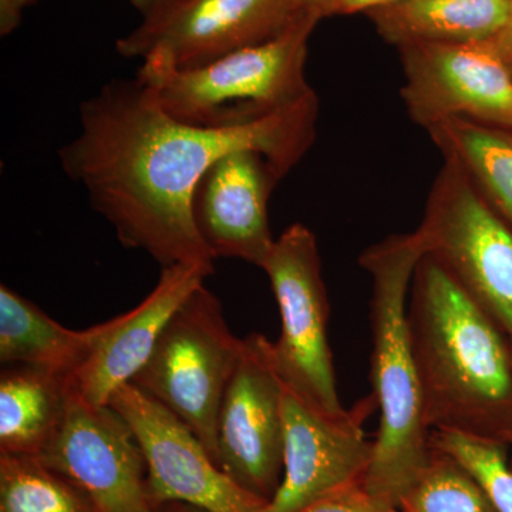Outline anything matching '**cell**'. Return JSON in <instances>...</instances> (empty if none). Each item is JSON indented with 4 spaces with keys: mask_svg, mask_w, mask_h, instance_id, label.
I'll list each match as a JSON object with an SVG mask.
<instances>
[{
    "mask_svg": "<svg viewBox=\"0 0 512 512\" xmlns=\"http://www.w3.org/2000/svg\"><path fill=\"white\" fill-rule=\"evenodd\" d=\"M319 19L309 13L275 39L198 69L143 60L136 77L174 119L202 127L244 126L315 93L305 66Z\"/></svg>",
    "mask_w": 512,
    "mask_h": 512,
    "instance_id": "4",
    "label": "cell"
},
{
    "mask_svg": "<svg viewBox=\"0 0 512 512\" xmlns=\"http://www.w3.org/2000/svg\"><path fill=\"white\" fill-rule=\"evenodd\" d=\"M261 269L281 315V336L272 343L282 382L320 412H345L329 346L330 305L316 235L303 224L286 228Z\"/></svg>",
    "mask_w": 512,
    "mask_h": 512,
    "instance_id": "7",
    "label": "cell"
},
{
    "mask_svg": "<svg viewBox=\"0 0 512 512\" xmlns=\"http://www.w3.org/2000/svg\"><path fill=\"white\" fill-rule=\"evenodd\" d=\"M96 330L64 328L39 306L3 284L0 286V362L30 366L69 377L90 348Z\"/></svg>",
    "mask_w": 512,
    "mask_h": 512,
    "instance_id": "17",
    "label": "cell"
},
{
    "mask_svg": "<svg viewBox=\"0 0 512 512\" xmlns=\"http://www.w3.org/2000/svg\"><path fill=\"white\" fill-rule=\"evenodd\" d=\"M284 175L254 150L218 158L192 197V217L211 255L235 258L261 268L275 244L269 225V198Z\"/></svg>",
    "mask_w": 512,
    "mask_h": 512,
    "instance_id": "14",
    "label": "cell"
},
{
    "mask_svg": "<svg viewBox=\"0 0 512 512\" xmlns=\"http://www.w3.org/2000/svg\"><path fill=\"white\" fill-rule=\"evenodd\" d=\"M284 382L275 365L274 343L252 333L218 412L217 464L239 487L265 501L284 478Z\"/></svg>",
    "mask_w": 512,
    "mask_h": 512,
    "instance_id": "9",
    "label": "cell"
},
{
    "mask_svg": "<svg viewBox=\"0 0 512 512\" xmlns=\"http://www.w3.org/2000/svg\"><path fill=\"white\" fill-rule=\"evenodd\" d=\"M214 274L201 265L161 269L146 299L123 315L94 326V339L82 365L67 377L72 396L92 406H106L111 396L146 365L174 312Z\"/></svg>",
    "mask_w": 512,
    "mask_h": 512,
    "instance_id": "15",
    "label": "cell"
},
{
    "mask_svg": "<svg viewBox=\"0 0 512 512\" xmlns=\"http://www.w3.org/2000/svg\"><path fill=\"white\" fill-rule=\"evenodd\" d=\"M397 0H332L323 16L349 15V13L372 12Z\"/></svg>",
    "mask_w": 512,
    "mask_h": 512,
    "instance_id": "24",
    "label": "cell"
},
{
    "mask_svg": "<svg viewBox=\"0 0 512 512\" xmlns=\"http://www.w3.org/2000/svg\"><path fill=\"white\" fill-rule=\"evenodd\" d=\"M156 512H207L201 508L194 507V505L185 503H167L157 507Z\"/></svg>",
    "mask_w": 512,
    "mask_h": 512,
    "instance_id": "27",
    "label": "cell"
},
{
    "mask_svg": "<svg viewBox=\"0 0 512 512\" xmlns=\"http://www.w3.org/2000/svg\"><path fill=\"white\" fill-rule=\"evenodd\" d=\"M430 446L457 460L490 497L498 512H512V467L508 446L454 431H431Z\"/></svg>",
    "mask_w": 512,
    "mask_h": 512,
    "instance_id": "22",
    "label": "cell"
},
{
    "mask_svg": "<svg viewBox=\"0 0 512 512\" xmlns=\"http://www.w3.org/2000/svg\"><path fill=\"white\" fill-rule=\"evenodd\" d=\"M400 94L417 126L466 119L512 128V70L490 42L413 43L399 47Z\"/></svg>",
    "mask_w": 512,
    "mask_h": 512,
    "instance_id": "10",
    "label": "cell"
},
{
    "mask_svg": "<svg viewBox=\"0 0 512 512\" xmlns=\"http://www.w3.org/2000/svg\"><path fill=\"white\" fill-rule=\"evenodd\" d=\"M330 2L332 0H301L303 8L308 12L315 13L319 18H323V13H325V9L328 8Z\"/></svg>",
    "mask_w": 512,
    "mask_h": 512,
    "instance_id": "28",
    "label": "cell"
},
{
    "mask_svg": "<svg viewBox=\"0 0 512 512\" xmlns=\"http://www.w3.org/2000/svg\"><path fill=\"white\" fill-rule=\"evenodd\" d=\"M316 93L237 127H202L174 119L140 80H113L80 106V130L59 150L63 173L126 248L146 252L161 269L201 265L214 271L192 217V197L218 158L237 150L264 154L282 175L316 140Z\"/></svg>",
    "mask_w": 512,
    "mask_h": 512,
    "instance_id": "1",
    "label": "cell"
},
{
    "mask_svg": "<svg viewBox=\"0 0 512 512\" xmlns=\"http://www.w3.org/2000/svg\"><path fill=\"white\" fill-rule=\"evenodd\" d=\"M298 512H400L387 507L366 488L365 477L340 485L320 495Z\"/></svg>",
    "mask_w": 512,
    "mask_h": 512,
    "instance_id": "23",
    "label": "cell"
},
{
    "mask_svg": "<svg viewBox=\"0 0 512 512\" xmlns=\"http://www.w3.org/2000/svg\"><path fill=\"white\" fill-rule=\"evenodd\" d=\"M400 512H498L476 478L431 447L429 463L403 495Z\"/></svg>",
    "mask_w": 512,
    "mask_h": 512,
    "instance_id": "21",
    "label": "cell"
},
{
    "mask_svg": "<svg viewBox=\"0 0 512 512\" xmlns=\"http://www.w3.org/2000/svg\"><path fill=\"white\" fill-rule=\"evenodd\" d=\"M417 234L433 256L500 325L512 343V228L466 174L444 160Z\"/></svg>",
    "mask_w": 512,
    "mask_h": 512,
    "instance_id": "6",
    "label": "cell"
},
{
    "mask_svg": "<svg viewBox=\"0 0 512 512\" xmlns=\"http://www.w3.org/2000/svg\"><path fill=\"white\" fill-rule=\"evenodd\" d=\"M511 8L512 0H397L369 15L380 36L402 47L490 42L507 26Z\"/></svg>",
    "mask_w": 512,
    "mask_h": 512,
    "instance_id": "16",
    "label": "cell"
},
{
    "mask_svg": "<svg viewBox=\"0 0 512 512\" xmlns=\"http://www.w3.org/2000/svg\"><path fill=\"white\" fill-rule=\"evenodd\" d=\"M508 448L511 450L510 463L512 467V436L510 437V441H508Z\"/></svg>",
    "mask_w": 512,
    "mask_h": 512,
    "instance_id": "30",
    "label": "cell"
},
{
    "mask_svg": "<svg viewBox=\"0 0 512 512\" xmlns=\"http://www.w3.org/2000/svg\"><path fill=\"white\" fill-rule=\"evenodd\" d=\"M376 409L370 394L343 413H323L284 383V478L265 512H298L320 495L365 477L373 441L363 426Z\"/></svg>",
    "mask_w": 512,
    "mask_h": 512,
    "instance_id": "13",
    "label": "cell"
},
{
    "mask_svg": "<svg viewBox=\"0 0 512 512\" xmlns=\"http://www.w3.org/2000/svg\"><path fill=\"white\" fill-rule=\"evenodd\" d=\"M168 2H171V0H130L131 5L140 10L143 15H146L150 10L156 9L158 6Z\"/></svg>",
    "mask_w": 512,
    "mask_h": 512,
    "instance_id": "29",
    "label": "cell"
},
{
    "mask_svg": "<svg viewBox=\"0 0 512 512\" xmlns=\"http://www.w3.org/2000/svg\"><path fill=\"white\" fill-rule=\"evenodd\" d=\"M36 0H0V33L9 35L18 28L25 8Z\"/></svg>",
    "mask_w": 512,
    "mask_h": 512,
    "instance_id": "25",
    "label": "cell"
},
{
    "mask_svg": "<svg viewBox=\"0 0 512 512\" xmlns=\"http://www.w3.org/2000/svg\"><path fill=\"white\" fill-rule=\"evenodd\" d=\"M0 512H99L79 485L35 456L0 453Z\"/></svg>",
    "mask_w": 512,
    "mask_h": 512,
    "instance_id": "20",
    "label": "cell"
},
{
    "mask_svg": "<svg viewBox=\"0 0 512 512\" xmlns=\"http://www.w3.org/2000/svg\"><path fill=\"white\" fill-rule=\"evenodd\" d=\"M407 323L429 429L508 446L511 340L433 256L414 271Z\"/></svg>",
    "mask_w": 512,
    "mask_h": 512,
    "instance_id": "2",
    "label": "cell"
},
{
    "mask_svg": "<svg viewBox=\"0 0 512 512\" xmlns=\"http://www.w3.org/2000/svg\"><path fill=\"white\" fill-rule=\"evenodd\" d=\"M427 133L444 160L456 164L512 228V128L450 119Z\"/></svg>",
    "mask_w": 512,
    "mask_h": 512,
    "instance_id": "19",
    "label": "cell"
},
{
    "mask_svg": "<svg viewBox=\"0 0 512 512\" xmlns=\"http://www.w3.org/2000/svg\"><path fill=\"white\" fill-rule=\"evenodd\" d=\"M109 404L130 424L146 457L154 510L185 503L207 512H265L268 501L239 487L183 421L133 383L121 386Z\"/></svg>",
    "mask_w": 512,
    "mask_h": 512,
    "instance_id": "11",
    "label": "cell"
},
{
    "mask_svg": "<svg viewBox=\"0 0 512 512\" xmlns=\"http://www.w3.org/2000/svg\"><path fill=\"white\" fill-rule=\"evenodd\" d=\"M309 13L301 0H171L147 12L116 47L127 59L198 69L275 39Z\"/></svg>",
    "mask_w": 512,
    "mask_h": 512,
    "instance_id": "8",
    "label": "cell"
},
{
    "mask_svg": "<svg viewBox=\"0 0 512 512\" xmlns=\"http://www.w3.org/2000/svg\"><path fill=\"white\" fill-rule=\"evenodd\" d=\"M491 46L497 50L498 55L503 57L505 63L512 70V8L510 20H508L507 26H505L503 32L500 35L495 36L493 40H490Z\"/></svg>",
    "mask_w": 512,
    "mask_h": 512,
    "instance_id": "26",
    "label": "cell"
},
{
    "mask_svg": "<svg viewBox=\"0 0 512 512\" xmlns=\"http://www.w3.org/2000/svg\"><path fill=\"white\" fill-rule=\"evenodd\" d=\"M424 255L414 229L390 235L359 256V265L372 279L370 380L380 412L365 484L380 503L396 510L431 454V430L407 323L410 286Z\"/></svg>",
    "mask_w": 512,
    "mask_h": 512,
    "instance_id": "3",
    "label": "cell"
},
{
    "mask_svg": "<svg viewBox=\"0 0 512 512\" xmlns=\"http://www.w3.org/2000/svg\"><path fill=\"white\" fill-rule=\"evenodd\" d=\"M35 457L79 485L99 512H156L147 494L146 457L110 404L92 406L70 394L62 426Z\"/></svg>",
    "mask_w": 512,
    "mask_h": 512,
    "instance_id": "12",
    "label": "cell"
},
{
    "mask_svg": "<svg viewBox=\"0 0 512 512\" xmlns=\"http://www.w3.org/2000/svg\"><path fill=\"white\" fill-rule=\"evenodd\" d=\"M244 339L229 329L221 301L201 285L164 326L130 383L197 436L217 464V419ZM218 466V464H217Z\"/></svg>",
    "mask_w": 512,
    "mask_h": 512,
    "instance_id": "5",
    "label": "cell"
},
{
    "mask_svg": "<svg viewBox=\"0 0 512 512\" xmlns=\"http://www.w3.org/2000/svg\"><path fill=\"white\" fill-rule=\"evenodd\" d=\"M69 397L66 377L6 366L0 375V453L39 456L62 426Z\"/></svg>",
    "mask_w": 512,
    "mask_h": 512,
    "instance_id": "18",
    "label": "cell"
}]
</instances>
